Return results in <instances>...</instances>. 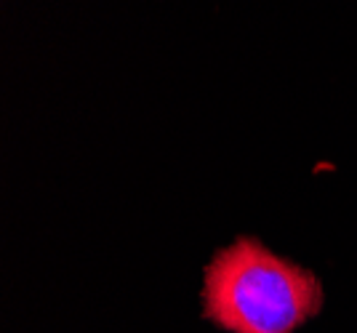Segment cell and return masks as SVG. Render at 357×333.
<instances>
[{"label":"cell","mask_w":357,"mask_h":333,"mask_svg":"<svg viewBox=\"0 0 357 333\" xmlns=\"http://www.w3.org/2000/svg\"><path fill=\"white\" fill-rule=\"evenodd\" d=\"M320 307L317 274L272 254L256 238H238L206 267L203 315L229 333H294Z\"/></svg>","instance_id":"obj_1"}]
</instances>
